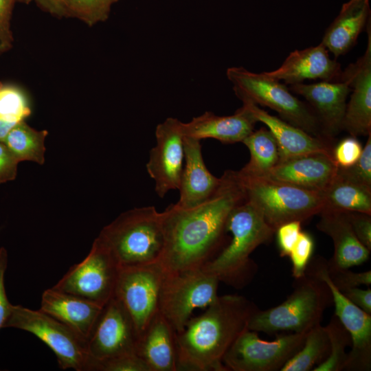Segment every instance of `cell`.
I'll list each match as a JSON object with an SVG mask.
<instances>
[{
	"label": "cell",
	"mask_w": 371,
	"mask_h": 371,
	"mask_svg": "<svg viewBox=\"0 0 371 371\" xmlns=\"http://www.w3.org/2000/svg\"><path fill=\"white\" fill-rule=\"evenodd\" d=\"M245 199L237 172L226 170L215 194L192 208L171 204L162 213L164 246L159 261L165 272L201 269L225 247L226 223Z\"/></svg>",
	"instance_id": "1"
},
{
	"label": "cell",
	"mask_w": 371,
	"mask_h": 371,
	"mask_svg": "<svg viewBox=\"0 0 371 371\" xmlns=\"http://www.w3.org/2000/svg\"><path fill=\"white\" fill-rule=\"evenodd\" d=\"M258 309L243 295L218 296L202 315L191 317L176 333L177 370L227 371L223 357L248 329L249 320Z\"/></svg>",
	"instance_id": "2"
},
{
	"label": "cell",
	"mask_w": 371,
	"mask_h": 371,
	"mask_svg": "<svg viewBox=\"0 0 371 371\" xmlns=\"http://www.w3.org/2000/svg\"><path fill=\"white\" fill-rule=\"evenodd\" d=\"M226 229L232 234L231 240L201 269L219 282L242 289L253 280L258 270L251 254L258 246L270 243L276 231L245 198L229 212Z\"/></svg>",
	"instance_id": "3"
},
{
	"label": "cell",
	"mask_w": 371,
	"mask_h": 371,
	"mask_svg": "<svg viewBox=\"0 0 371 371\" xmlns=\"http://www.w3.org/2000/svg\"><path fill=\"white\" fill-rule=\"evenodd\" d=\"M98 238L120 268L159 262L164 246L162 213L154 206L127 210L104 226Z\"/></svg>",
	"instance_id": "4"
},
{
	"label": "cell",
	"mask_w": 371,
	"mask_h": 371,
	"mask_svg": "<svg viewBox=\"0 0 371 371\" xmlns=\"http://www.w3.org/2000/svg\"><path fill=\"white\" fill-rule=\"evenodd\" d=\"M332 302L326 282L306 272L296 280L294 290L284 302L265 311L258 308L250 317L247 328L271 335L307 333L320 324Z\"/></svg>",
	"instance_id": "5"
},
{
	"label": "cell",
	"mask_w": 371,
	"mask_h": 371,
	"mask_svg": "<svg viewBox=\"0 0 371 371\" xmlns=\"http://www.w3.org/2000/svg\"><path fill=\"white\" fill-rule=\"evenodd\" d=\"M236 172L245 198L275 231L288 222H303L324 209L320 192L263 177L244 176Z\"/></svg>",
	"instance_id": "6"
},
{
	"label": "cell",
	"mask_w": 371,
	"mask_h": 371,
	"mask_svg": "<svg viewBox=\"0 0 371 371\" xmlns=\"http://www.w3.org/2000/svg\"><path fill=\"white\" fill-rule=\"evenodd\" d=\"M226 76L236 96L276 111L281 119L316 137H328L313 111L307 103L294 96L280 81L265 72L254 73L243 67L227 69Z\"/></svg>",
	"instance_id": "7"
},
{
	"label": "cell",
	"mask_w": 371,
	"mask_h": 371,
	"mask_svg": "<svg viewBox=\"0 0 371 371\" xmlns=\"http://www.w3.org/2000/svg\"><path fill=\"white\" fill-rule=\"evenodd\" d=\"M220 282L202 269L165 272L159 312L176 333L183 330L196 308L207 307L218 297Z\"/></svg>",
	"instance_id": "8"
},
{
	"label": "cell",
	"mask_w": 371,
	"mask_h": 371,
	"mask_svg": "<svg viewBox=\"0 0 371 371\" xmlns=\"http://www.w3.org/2000/svg\"><path fill=\"white\" fill-rule=\"evenodd\" d=\"M27 331L44 342L56 355L63 370L91 371L87 342L67 326L43 312L12 305L3 328Z\"/></svg>",
	"instance_id": "9"
},
{
	"label": "cell",
	"mask_w": 371,
	"mask_h": 371,
	"mask_svg": "<svg viewBox=\"0 0 371 371\" xmlns=\"http://www.w3.org/2000/svg\"><path fill=\"white\" fill-rule=\"evenodd\" d=\"M120 270L109 249L97 237L88 255L52 287L104 306L114 296Z\"/></svg>",
	"instance_id": "10"
},
{
	"label": "cell",
	"mask_w": 371,
	"mask_h": 371,
	"mask_svg": "<svg viewBox=\"0 0 371 371\" xmlns=\"http://www.w3.org/2000/svg\"><path fill=\"white\" fill-rule=\"evenodd\" d=\"M307 333L278 334L276 339L266 341L247 329L228 349L223 363L233 371L280 370L302 348Z\"/></svg>",
	"instance_id": "11"
},
{
	"label": "cell",
	"mask_w": 371,
	"mask_h": 371,
	"mask_svg": "<svg viewBox=\"0 0 371 371\" xmlns=\"http://www.w3.org/2000/svg\"><path fill=\"white\" fill-rule=\"evenodd\" d=\"M164 276L159 262L120 268L114 296L131 317L137 337L159 312Z\"/></svg>",
	"instance_id": "12"
},
{
	"label": "cell",
	"mask_w": 371,
	"mask_h": 371,
	"mask_svg": "<svg viewBox=\"0 0 371 371\" xmlns=\"http://www.w3.org/2000/svg\"><path fill=\"white\" fill-rule=\"evenodd\" d=\"M326 282L335 305V315L348 332L351 349L345 370L366 371L371 368V314L351 302L331 281L327 260L320 256L310 260L306 270Z\"/></svg>",
	"instance_id": "13"
},
{
	"label": "cell",
	"mask_w": 371,
	"mask_h": 371,
	"mask_svg": "<svg viewBox=\"0 0 371 371\" xmlns=\"http://www.w3.org/2000/svg\"><path fill=\"white\" fill-rule=\"evenodd\" d=\"M137 335L128 312L113 296L104 306L87 341L92 365L121 355L135 353ZM136 354V353H135Z\"/></svg>",
	"instance_id": "14"
},
{
	"label": "cell",
	"mask_w": 371,
	"mask_h": 371,
	"mask_svg": "<svg viewBox=\"0 0 371 371\" xmlns=\"http://www.w3.org/2000/svg\"><path fill=\"white\" fill-rule=\"evenodd\" d=\"M182 124L177 118L168 117L156 127V145L150 152L146 170L155 181V190L160 198L179 186L184 159Z\"/></svg>",
	"instance_id": "15"
},
{
	"label": "cell",
	"mask_w": 371,
	"mask_h": 371,
	"mask_svg": "<svg viewBox=\"0 0 371 371\" xmlns=\"http://www.w3.org/2000/svg\"><path fill=\"white\" fill-rule=\"evenodd\" d=\"M368 42L363 56L342 71L352 94L346 104L343 129L357 137L371 133V25L366 27Z\"/></svg>",
	"instance_id": "16"
},
{
	"label": "cell",
	"mask_w": 371,
	"mask_h": 371,
	"mask_svg": "<svg viewBox=\"0 0 371 371\" xmlns=\"http://www.w3.org/2000/svg\"><path fill=\"white\" fill-rule=\"evenodd\" d=\"M290 89L306 100L328 137L333 139L343 130L346 100L351 91L346 80L341 76L335 81L295 84Z\"/></svg>",
	"instance_id": "17"
},
{
	"label": "cell",
	"mask_w": 371,
	"mask_h": 371,
	"mask_svg": "<svg viewBox=\"0 0 371 371\" xmlns=\"http://www.w3.org/2000/svg\"><path fill=\"white\" fill-rule=\"evenodd\" d=\"M337 170L332 155L311 153L281 160L262 177L321 192L335 177Z\"/></svg>",
	"instance_id": "18"
},
{
	"label": "cell",
	"mask_w": 371,
	"mask_h": 371,
	"mask_svg": "<svg viewBox=\"0 0 371 371\" xmlns=\"http://www.w3.org/2000/svg\"><path fill=\"white\" fill-rule=\"evenodd\" d=\"M322 44L291 52L278 69L265 74L286 85L302 83L306 80L335 81L340 80L342 70L336 59L330 58Z\"/></svg>",
	"instance_id": "19"
},
{
	"label": "cell",
	"mask_w": 371,
	"mask_h": 371,
	"mask_svg": "<svg viewBox=\"0 0 371 371\" xmlns=\"http://www.w3.org/2000/svg\"><path fill=\"white\" fill-rule=\"evenodd\" d=\"M185 166L183 167L177 206L192 208L210 199L221 183L207 168L202 155L201 140L183 137Z\"/></svg>",
	"instance_id": "20"
},
{
	"label": "cell",
	"mask_w": 371,
	"mask_h": 371,
	"mask_svg": "<svg viewBox=\"0 0 371 371\" xmlns=\"http://www.w3.org/2000/svg\"><path fill=\"white\" fill-rule=\"evenodd\" d=\"M241 101L251 111L256 120L265 124L274 136L278 145L280 161L311 153L332 155V139L313 135L269 114L249 100Z\"/></svg>",
	"instance_id": "21"
},
{
	"label": "cell",
	"mask_w": 371,
	"mask_h": 371,
	"mask_svg": "<svg viewBox=\"0 0 371 371\" xmlns=\"http://www.w3.org/2000/svg\"><path fill=\"white\" fill-rule=\"evenodd\" d=\"M103 306L52 287L43 291L39 309L87 342Z\"/></svg>",
	"instance_id": "22"
},
{
	"label": "cell",
	"mask_w": 371,
	"mask_h": 371,
	"mask_svg": "<svg viewBox=\"0 0 371 371\" xmlns=\"http://www.w3.org/2000/svg\"><path fill=\"white\" fill-rule=\"evenodd\" d=\"M319 214L317 229L333 243V256L327 260L329 268L349 269L369 259L370 251L355 236L346 212L324 210Z\"/></svg>",
	"instance_id": "23"
},
{
	"label": "cell",
	"mask_w": 371,
	"mask_h": 371,
	"mask_svg": "<svg viewBox=\"0 0 371 371\" xmlns=\"http://www.w3.org/2000/svg\"><path fill=\"white\" fill-rule=\"evenodd\" d=\"M258 122L251 111L243 104L233 115L219 116L206 111L182 124L184 136L201 140L212 138L224 144L242 142Z\"/></svg>",
	"instance_id": "24"
},
{
	"label": "cell",
	"mask_w": 371,
	"mask_h": 371,
	"mask_svg": "<svg viewBox=\"0 0 371 371\" xmlns=\"http://www.w3.org/2000/svg\"><path fill=\"white\" fill-rule=\"evenodd\" d=\"M135 353L150 371H177L176 333L159 312L137 337Z\"/></svg>",
	"instance_id": "25"
},
{
	"label": "cell",
	"mask_w": 371,
	"mask_h": 371,
	"mask_svg": "<svg viewBox=\"0 0 371 371\" xmlns=\"http://www.w3.org/2000/svg\"><path fill=\"white\" fill-rule=\"evenodd\" d=\"M370 22L369 0H349L326 28L321 43L337 58L355 46Z\"/></svg>",
	"instance_id": "26"
},
{
	"label": "cell",
	"mask_w": 371,
	"mask_h": 371,
	"mask_svg": "<svg viewBox=\"0 0 371 371\" xmlns=\"http://www.w3.org/2000/svg\"><path fill=\"white\" fill-rule=\"evenodd\" d=\"M320 192L324 199V210L371 215V190L341 177L337 172L333 180Z\"/></svg>",
	"instance_id": "27"
},
{
	"label": "cell",
	"mask_w": 371,
	"mask_h": 371,
	"mask_svg": "<svg viewBox=\"0 0 371 371\" xmlns=\"http://www.w3.org/2000/svg\"><path fill=\"white\" fill-rule=\"evenodd\" d=\"M242 142L249 150L250 159L238 171L241 175L262 177L280 161L278 143L268 128L254 130Z\"/></svg>",
	"instance_id": "28"
},
{
	"label": "cell",
	"mask_w": 371,
	"mask_h": 371,
	"mask_svg": "<svg viewBox=\"0 0 371 371\" xmlns=\"http://www.w3.org/2000/svg\"><path fill=\"white\" fill-rule=\"evenodd\" d=\"M47 134V130H36L22 121L11 129L3 142L19 162L30 161L42 165Z\"/></svg>",
	"instance_id": "29"
},
{
	"label": "cell",
	"mask_w": 371,
	"mask_h": 371,
	"mask_svg": "<svg viewBox=\"0 0 371 371\" xmlns=\"http://www.w3.org/2000/svg\"><path fill=\"white\" fill-rule=\"evenodd\" d=\"M329 351L330 341L326 327L317 324L308 331L302 348L280 370H313L327 358Z\"/></svg>",
	"instance_id": "30"
},
{
	"label": "cell",
	"mask_w": 371,
	"mask_h": 371,
	"mask_svg": "<svg viewBox=\"0 0 371 371\" xmlns=\"http://www.w3.org/2000/svg\"><path fill=\"white\" fill-rule=\"evenodd\" d=\"M330 341V351L327 358L315 366L313 371L345 370L348 353L346 349L351 346V338L339 319L333 316L325 326Z\"/></svg>",
	"instance_id": "31"
},
{
	"label": "cell",
	"mask_w": 371,
	"mask_h": 371,
	"mask_svg": "<svg viewBox=\"0 0 371 371\" xmlns=\"http://www.w3.org/2000/svg\"><path fill=\"white\" fill-rule=\"evenodd\" d=\"M31 107L25 93L18 87L0 86V118L18 124L31 115Z\"/></svg>",
	"instance_id": "32"
},
{
	"label": "cell",
	"mask_w": 371,
	"mask_h": 371,
	"mask_svg": "<svg viewBox=\"0 0 371 371\" xmlns=\"http://www.w3.org/2000/svg\"><path fill=\"white\" fill-rule=\"evenodd\" d=\"M118 0H69V16L89 26L106 21L111 8Z\"/></svg>",
	"instance_id": "33"
},
{
	"label": "cell",
	"mask_w": 371,
	"mask_h": 371,
	"mask_svg": "<svg viewBox=\"0 0 371 371\" xmlns=\"http://www.w3.org/2000/svg\"><path fill=\"white\" fill-rule=\"evenodd\" d=\"M359 159L348 168L338 167L337 174L341 177L371 190V133Z\"/></svg>",
	"instance_id": "34"
},
{
	"label": "cell",
	"mask_w": 371,
	"mask_h": 371,
	"mask_svg": "<svg viewBox=\"0 0 371 371\" xmlns=\"http://www.w3.org/2000/svg\"><path fill=\"white\" fill-rule=\"evenodd\" d=\"M314 249L312 236L306 232H301L300 236L289 256L292 264V276L297 279L306 273Z\"/></svg>",
	"instance_id": "35"
},
{
	"label": "cell",
	"mask_w": 371,
	"mask_h": 371,
	"mask_svg": "<svg viewBox=\"0 0 371 371\" xmlns=\"http://www.w3.org/2000/svg\"><path fill=\"white\" fill-rule=\"evenodd\" d=\"M92 371H150L146 363L135 354H128L95 361Z\"/></svg>",
	"instance_id": "36"
},
{
	"label": "cell",
	"mask_w": 371,
	"mask_h": 371,
	"mask_svg": "<svg viewBox=\"0 0 371 371\" xmlns=\"http://www.w3.org/2000/svg\"><path fill=\"white\" fill-rule=\"evenodd\" d=\"M328 276L334 285L340 291L359 287L361 285L370 286L371 271L353 272L348 269H333L327 265Z\"/></svg>",
	"instance_id": "37"
},
{
	"label": "cell",
	"mask_w": 371,
	"mask_h": 371,
	"mask_svg": "<svg viewBox=\"0 0 371 371\" xmlns=\"http://www.w3.org/2000/svg\"><path fill=\"white\" fill-rule=\"evenodd\" d=\"M363 146L357 137L350 136L341 140L333 148V158L339 168L353 165L360 157Z\"/></svg>",
	"instance_id": "38"
},
{
	"label": "cell",
	"mask_w": 371,
	"mask_h": 371,
	"mask_svg": "<svg viewBox=\"0 0 371 371\" xmlns=\"http://www.w3.org/2000/svg\"><path fill=\"white\" fill-rule=\"evenodd\" d=\"M302 232V222L294 221L286 223L276 230L280 256H289Z\"/></svg>",
	"instance_id": "39"
},
{
	"label": "cell",
	"mask_w": 371,
	"mask_h": 371,
	"mask_svg": "<svg viewBox=\"0 0 371 371\" xmlns=\"http://www.w3.org/2000/svg\"><path fill=\"white\" fill-rule=\"evenodd\" d=\"M16 0H0V54L12 47L14 38L10 21Z\"/></svg>",
	"instance_id": "40"
},
{
	"label": "cell",
	"mask_w": 371,
	"mask_h": 371,
	"mask_svg": "<svg viewBox=\"0 0 371 371\" xmlns=\"http://www.w3.org/2000/svg\"><path fill=\"white\" fill-rule=\"evenodd\" d=\"M352 229L359 240L371 250V215L356 212H346Z\"/></svg>",
	"instance_id": "41"
},
{
	"label": "cell",
	"mask_w": 371,
	"mask_h": 371,
	"mask_svg": "<svg viewBox=\"0 0 371 371\" xmlns=\"http://www.w3.org/2000/svg\"><path fill=\"white\" fill-rule=\"evenodd\" d=\"M8 252L2 247L0 248V329L4 327L12 306L6 295L4 284V276L8 267Z\"/></svg>",
	"instance_id": "42"
},
{
	"label": "cell",
	"mask_w": 371,
	"mask_h": 371,
	"mask_svg": "<svg viewBox=\"0 0 371 371\" xmlns=\"http://www.w3.org/2000/svg\"><path fill=\"white\" fill-rule=\"evenodd\" d=\"M19 163L6 145L0 142V184L16 178Z\"/></svg>",
	"instance_id": "43"
},
{
	"label": "cell",
	"mask_w": 371,
	"mask_h": 371,
	"mask_svg": "<svg viewBox=\"0 0 371 371\" xmlns=\"http://www.w3.org/2000/svg\"><path fill=\"white\" fill-rule=\"evenodd\" d=\"M341 292L354 304L371 314V289L370 288L362 289L354 287Z\"/></svg>",
	"instance_id": "44"
},
{
	"label": "cell",
	"mask_w": 371,
	"mask_h": 371,
	"mask_svg": "<svg viewBox=\"0 0 371 371\" xmlns=\"http://www.w3.org/2000/svg\"><path fill=\"white\" fill-rule=\"evenodd\" d=\"M43 11L57 17L69 16V0H34Z\"/></svg>",
	"instance_id": "45"
},
{
	"label": "cell",
	"mask_w": 371,
	"mask_h": 371,
	"mask_svg": "<svg viewBox=\"0 0 371 371\" xmlns=\"http://www.w3.org/2000/svg\"><path fill=\"white\" fill-rule=\"evenodd\" d=\"M16 124L0 118V142L4 141L7 135Z\"/></svg>",
	"instance_id": "46"
},
{
	"label": "cell",
	"mask_w": 371,
	"mask_h": 371,
	"mask_svg": "<svg viewBox=\"0 0 371 371\" xmlns=\"http://www.w3.org/2000/svg\"><path fill=\"white\" fill-rule=\"evenodd\" d=\"M32 1H34V0H16V1H18L19 3H25V4L30 3Z\"/></svg>",
	"instance_id": "47"
},
{
	"label": "cell",
	"mask_w": 371,
	"mask_h": 371,
	"mask_svg": "<svg viewBox=\"0 0 371 371\" xmlns=\"http://www.w3.org/2000/svg\"><path fill=\"white\" fill-rule=\"evenodd\" d=\"M2 84H3V83H1V82H0V86H1V85H2Z\"/></svg>",
	"instance_id": "48"
}]
</instances>
